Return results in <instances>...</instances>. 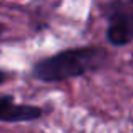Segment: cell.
<instances>
[{"label": "cell", "mask_w": 133, "mask_h": 133, "mask_svg": "<svg viewBox=\"0 0 133 133\" xmlns=\"http://www.w3.org/2000/svg\"><path fill=\"white\" fill-rule=\"evenodd\" d=\"M106 51L99 47H79L45 57L34 66V76L44 83H59L98 69L104 62Z\"/></svg>", "instance_id": "1"}, {"label": "cell", "mask_w": 133, "mask_h": 133, "mask_svg": "<svg viewBox=\"0 0 133 133\" xmlns=\"http://www.w3.org/2000/svg\"><path fill=\"white\" fill-rule=\"evenodd\" d=\"M106 37L113 45H127L133 41V0H120L110 5L106 14Z\"/></svg>", "instance_id": "2"}, {"label": "cell", "mask_w": 133, "mask_h": 133, "mask_svg": "<svg viewBox=\"0 0 133 133\" xmlns=\"http://www.w3.org/2000/svg\"><path fill=\"white\" fill-rule=\"evenodd\" d=\"M42 115L39 106L32 104H17L10 96L0 98V121H32Z\"/></svg>", "instance_id": "3"}, {"label": "cell", "mask_w": 133, "mask_h": 133, "mask_svg": "<svg viewBox=\"0 0 133 133\" xmlns=\"http://www.w3.org/2000/svg\"><path fill=\"white\" fill-rule=\"evenodd\" d=\"M5 79H7V74L3 71H0V84H2V83H5Z\"/></svg>", "instance_id": "4"}, {"label": "cell", "mask_w": 133, "mask_h": 133, "mask_svg": "<svg viewBox=\"0 0 133 133\" xmlns=\"http://www.w3.org/2000/svg\"><path fill=\"white\" fill-rule=\"evenodd\" d=\"M2 30H3V25H2V24H0V34H2Z\"/></svg>", "instance_id": "5"}]
</instances>
